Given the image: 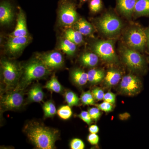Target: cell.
<instances>
[{
    "instance_id": "cell-1",
    "label": "cell",
    "mask_w": 149,
    "mask_h": 149,
    "mask_svg": "<svg viewBox=\"0 0 149 149\" xmlns=\"http://www.w3.org/2000/svg\"><path fill=\"white\" fill-rule=\"evenodd\" d=\"M124 19L115 9L109 8L93 19V24L103 38L118 40L128 24Z\"/></svg>"
},
{
    "instance_id": "cell-2",
    "label": "cell",
    "mask_w": 149,
    "mask_h": 149,
    "mask_svg": "<svg viewBox=\"0 0 149 149\" xmlns=\"http://www.w3.org/2000/svg\"><path fill=\"white\" fill-rule=\"evenodd\" d=\"M23 131L29 141L38 149L55 148L56 141L60 138L58 130L47 127L37 121L27 123L24 125Z\"/></svg>"
},
{
    "instance_id": "cell-3",
    "label": "cell",
    "mask_w": 149,
    "mask_h": 149,
    "mask_svg": "<svg viewBox=\"0 0 149 149\" xmlns=\"http://www.w3.org/2000/svg\"><path fill=\"white\" fill-rule=\"evenodd\" d=\"M118 52L123 63L130 71L141 75L146 74L149 63L142 53L127 47L121 41L118 43Z\"/></svg>"
},
{
    "instance_id": "cell-4",
    "label": "cell",
    "mask_w": 149,
    "mask_h": 149,
    "mask_svg": "<svg viewBox=\"0 0 149 149\" xmlns=\"http://www.w3.org/2000/svg\"><path fill=\"white\" fill-rule=\"evenodd\" d=\"M50 70L38 57L32 59L22 67L21 78L15 89L24 91L34 80L47 77Z\"/></svg>"
},
{
    "instance_id": "cell-5",
    "label": "cell",
    "mask_w": 149,
    "mask_h": 149,
    "mask_svg": "<svg viewBox=\"0 0 149 149\" xmlns=\"http://www.w3.org/2000/svg\"><path fill=\"white\" fill-rule=\"evenodd\" d=\"M145 28L133 21L128 22L120 39L123 44L143 53L146 51V37Z\"/></svg>"
},
{
    "instance_id": "cell-6",
    "label": "cell",
    "mask_w": 149,
    "mask_h": 149,
    "mask_svg": "<svg viewBox=\"0 0 149 149\" xmlns=\"http://www.w3.org/2000/svg\"><path fill=\"white\" fill-rule=\"evenodd\" d=\"M117 40L103 38L94 39L90 44V48L104 62L116 65L119 62V57L116 50Z\"/></svg>"
},
{
    "instance_id": "cell-7",
    "label": "cell",
    "mask_w": 149,
    "mask_h": 149,
    "mask_svg": "<svg viewBox=\"0 0 149 149\" xmlns=\"http://www.w3.org/2000/svg\"><path fill=\"white\" fill-rule=\"evenodd\" d=\"M3 80L8 90L16 88L22 74V67L16 62L3 59L1 62Z\"/></svg>"
},
{
    "instance_id": "cell-8",
    "label": "cell",
    "mask_w": 149,
    "mask_h": 149,
    "mask_svg": "<svg viewBox=\"0 0 149 149\" xmlns=\"http://www.w3.org/2000/svg\"><path fill=\"white\" fill-rule=\"evenodd\" d=\"M75 0H61L58 3V18L59 24L65 27H72L80 19L77 11Z\"/></svg>"
},
{
    "instance_id": "cell-9",
    "label": "cell",
    "mask_w": 149,
    "mask_h": 149,
    "mask_svg": "<svg viewBox=\"0 0 149 149\" xmlns=\"http://www.w3.org/2000/svg\"><path fill=\"white\" fill-rule=\"evenodd\" d=\"M23 91L14 89L3 95L1 98V111L16 110L21 108L24 102Z\"/></svg>"
},
{
    "instance_id": "cell-10",
    "label": "cell",
    "mask_w": 149,
    "mask_h": 149,
    "mask_svg": "<svg viewBox=\"0 0 149 149\" xmlns=\"http://www.w3.org/2000/svg\"><path fill=\"white\" fill-rule=\"evenodd\" d=\"M119 88L123 94L128 96H134L141 92L143 84L138 76L133 73H129L122 77Z\"/></svg>"
},
{
    "instance_id": "cell-11",
    "label": "cell",
    "mask_w": 149,
    "mask_h": 149,
    "mask_svg": "<svg viewBox=\"0 0 149 149\" xmlns=\"http://www.w3.org/2000/svg\"><path fill=\"white\" fill-rule=\"evenodd\" d=\"M115 10L128 22L133 21V13L137 0H115Z\"/></svg>"
},
{
    "instance_id": "cell-12",
    "label": "cell",
    "mask_w": 149,
    "mask_h": 149,
    "mask_svg": "<svg viewBox=\"0 0 149 149\" xmlns=\"http://www.w3.org/2000/svg\"><path fill=\"white\" fill-rule=\"evenodd\" d=\"M30 41V37L29 36L10 37L7 42L6 49L11 55H17L23 50Z\"/></svg>"
},
{
    "instance_id": "cell-13",
    "label": "cell",
    "mask_w": 149,
    "mask_h": 149,
    "mask_svg": "<svg viewBox=\"0 0 149 149\" xmlns=\"http://www.w3.org/2000/svg\"><path fill=\"white\" fill-rule=\"evenodd\" d=\"M38 58L49 69H57L64 64V59L61 53L58 52H50L39 55Z\"/></svg>"
},
{
    "instance_id": "cell-14",
    "label": "cell",
    "mask_w": 149,
    "mask_h": 149,
    "mask_svg": "<svg viewBox=\"0 0 149 149\" xmlns=\"http://www.w3.org/2000/svg\"><path fill=\"white\" fill-rule=\"evenodd\" d=\"M10 0H2L0 3V23L1 25H8L13 21L14 8Z\"/></svg>"
},
{
    "instance_id": "cell-15",
    "label": "cell",
    "mask_w": 149,
    "mask_h": 149,
    "mask_svg": "<svg viewBox=\"0 0 149 149\" xmlns=\"http://www.w3.org/2000/svg\"><path fill=\"white\" fill-rule=\"evenodd\" d=\"M16 27L10 34V37H25L29 36L27 29L26 17L24 12L19 7Z\"/></svg>"
},
{
    "instance_id": "cell-16",
    "label": "cell",
    "mask_w": 149,
    "mask_h": 149,
    "mask_svg": "<svg viewBox=\"0 0 149 149\" xmlns=\"http://www.w3.org/2000/svg\"><path fill=\"white\" fill-rule=\"evenodd\" d=\"M72 27L80 32L83 36L90 37H94V34L97 31L93 23L87 21L85 19L81 17H80Z\"/></svg>"
},
{
    "instance_id": "cell-17",
    "label": "cell",
    "mask_w": 149,
    "mask_h": 149,
    "mask_svg": "<svg viewBox=\"0 0 149 149\" xmlns=\"http://www.w3.org/2000/svg\"><path fill=\"white\" fill-rule=\"evenodd\" d=\"M122 78V71L118 68L112 67L106 72L104 83L107 87L111 88L118 84Z\"/></svg>"
},
{
    "instance_id": "cell-18",
    "label": "cell",
    "mask_w": 149,
    "mask_h": 149,
    "mask_svg": "<svg viewBox=\"0 0 149 149\" xmlns=\"http://www.w3.org/2000/svg\"><path fill=\"white\" fill-rule=\"evenodd\" d=\"M100 58L98 56L92 52H86L81 54L79 57L80 64L85 67L93 68L98 64Z\"/></svg>"
},
{
    "instance_id": "cell-19",
    "label": "cell",
    "mask_w": 149,
    "mask_h": 149,
    "mask_svg": "<svg viewBox=\"0 0 149 149\" xmlns=\"http://www.w3.org/2000/svg\"><path fill=\"white\" fill-rule=\"evenodd\" d=\"M70 76L72 82L80 87L86 85L88 81V73L79 68L72 69L70 71Z\"/></svg>"
},
{
    "instance_id": "cell-20",
    "label": "cell",
    "mask_w": 149,
    "mask_h": 149,
    "mask_svg": "<svg viewBox=\"0 0 149 149\" xmlns=\"http://www.w3.org/2000/svg\"><path fill=\"white\" fill-rule=\"evenodd\" d=\"M146 17H149V0H137L134 13L133 19Z\"/></svg>"
},
{
    "instance_id": "cell-21",
    "label": "cell",
    "mask_w": 149,
    "mask_h": 149,
    "mask_svg": "<svg viewBox=\"0 0 149 149\" xmlns=\"http://www.w3.org/2000/svg\"><path fill=\"white\" fill-rule=\"evenodd\" d=\"M44 98L42 88L39 84L33 85L28 93V101L30 102H40Z\"/></svg>"
},
{
    "instance_id": "cell-22",
    "label": "cell",
    "mask_w": 149,
    "mask_h": 149,
    "mask_svg": "<svg viewBox=\"0 0 149 149\" xmlns=\"http://www.w3.org/2000/svg\"><path fill=\"white\" fill-rule=\"evenodd\" d=\"M65 38L76 44L81 45L84 42L83 35L74 28H69L66 29L64 33Z\"/></svg>"
},
{
    "instance_id": "cell-23",
    "label": "cell",
    "mask_w": 149,
    "mask_h": 149,
    "mask_svg": "<svg viewBox=\"0 0 149 149\" xmlns=\"http://www.w3.org/2000/svg\"><path fill=\"white\" fill-rule=\"evenodd\" d=\"M88 82L91 84L100 83L104 80L106 72L101 68H91L88 72Z\"/></svg>"
},
{
    "instance_id": "cell-24",
    "label": "cell",
    "mask_w": 149,
    "mask_h": 149,
    "mask_svg": "<svg viewBox=\"0 0 149 149\" xmlns=\"http://www.w3.org/2000/svg\"><path fill=\"white\" fill-rule=\"evenodd\" d=\"M77 45L66 38L61 39L59 44V48L70 56H74L77 52Z\"/></svg>"
},
{
    "instance_id": "cell-25",
    "label": "cell",
    "mask_w": 149,
    "mask_h": 149,
    "mask_svg": "<svg viewBox=\"0 0 149 149\" xmlns=\"http://www.w3.org/2000/svg\"><path fill=\"white\" fill-rule=\"evenodd\" d=\"M88 7L90 12L93 15L102 13L105 9L103 0H90Z\"/></svg>"
},
{
    "instance_id": "cell-26",
    "label": "cell",
    "mask_w": 149,
    "mask_h": 149,
    "mask_svg": "<svg viewBox=\"0 0 149 149\" xmlns=\"http://www.w3.org/2000/svg\"><path fill=\"white\" fill-rule=\"evenodd\" d=\"M45 87L49 91L55 93H62L63 92V87L55 76H53L50 80L47 82Z\"/></svg>"
},
{
    "instance_id": "cell-27",
    "label": "cell",
    "mask_w": 149,
    "mask_h": 149,
    "mask_svg": "<svg viewBox=\"0 0 149 149\" xmlns=\"http://www.w3.org/2000/svg\"><path fill=\"white\" fill-rule=\"evenodd\" d=\"M42 108L44 117L45 118L53 117L57 113L55 105L52 100L45 102L43 104Z\"/></svg>"
},
{
    "instance_id": "cell-28",
    "label": "cell",
    "mask_w": 149,
    "mask_h": 149,
    "mask_svg": "<svg viewBox=\"0 0 149 149\" xmlns=\"http://www.w3.org/2000/svg\"><path fill=\"white\" fill-rule=\"evenodd\" d=\"M65 99L68 105L70 107L77 106L80 104V99L72 91H67L65 94Z\"/></svg>"
},
{
    "instance_id": "cell-29",
    "label": "cell",
    "mask_w": 149,
    "mask_h": 149,
    "mask_svg": "<svg viewBox=\"0 0 149 149\" xmlns=\"http://www.w3.org/2000/svg\"><path fill=\"white\" fill-rule=\"evenodd\" d=\"M59 117L63 120L69 119L72 116V112L70 107L69 105H65L61 107L57 111Z\"/></svg>"
},
{
    "instance_id": "cell-30",
    "label": "cell",
    "mask_w": 149,
    "mask_h": 149,
    "mask_svg": "<svg viewBox=\"0 0 149 149\" xmlns=\"http://www.w3.org/2000/svg\"><path fill=\"white\" fill-rule=\"evenodd\" d=\"M80 101L85 105H93L95 104V99L92 92L90 91L83 92L80 96Z\"/></svg>"
},
{
    "instance_id": "cell-31",
    "label": "cell",
    "mask_w": 149,
    "mask_h": 149,
    "mask_svg": "<svg viewBox=\"0 0 149 149\" xmlns=\"http://www.w3.org/2000/svg\"><path fill=\"white\" fill-rule=\"evenodd\" d=\"M70 146V148L72 149H83L85 148V144L83 141L76 138L71 140Z\"/></svg>"
},
{
    "instance_id": "cell-32",
    "label": "cell",
    "mask_w": 149,
    "mask_h": 149,
    "mask_svg": "<svg viewBox=\"0 0 149 149\" xmlns=\"http://www.w3.org/2000/svg\"><path fill=\"white\" fill-rule=\"evenodd\" d=\"M97 107L90 108L88 109L89 114L93 120L97 121L101 115V113Z\"/></svg>"
},
{
    "instance_id": "cell-33",
    "label": "cell",
    "mask_w": 149,
    "mask_h": 149,
    "mask_svg": "<svg viewBox=\"0 0 149 149\" xmlns=\"http://www.w3.org/2000/svg\"><path fill=\"white\" fill-rule=\"evenodd\" d=\"M92 94L95 100L100 101L103 100L104 93L103 91L100 88H96L93 89L92 91Z\"/></svg>"
},
{
    "instance_id": "cell-34",
    "label": "cell",
    "mask_w": 149,
    "mask_h": 149,
    "mask_svg": "<svg viewBox=\"0 0 149 149\" xmlns=\"http://www.w3.org/2000/svg\"><path fill=\"white\" fill-rule=\"evenodd\" d=\"M96 106L100 110L105 112H109L111 111L113 109L112 104L105 101L99 104L96 105Z\"/></svg>"
},
{
    "instance_id": "cell-35",
    "label": "cell",
    "mask_w": 149,
    "mask_h": 149,
    "mask_svg": "<svg viewBox=\"0 0 149 149\" xmlns=\"http://www.w3.org/2000/svg\"><path fill=\"white\" fill-rule=\"evenodd\" d=\"M78 117L88 125H90L93 123V119L91 118L88 111H82L78 115Z\"/></svg>"
},
{
    "instance_id": "cell-36",
    "label": "cell",
    "mask_w": 149,
    "mask_h": 149,
    "mask_svg": "<svg viewBox=\"0 0 149 149\" xmlns=\"http://www.w3.org/2000/svg\"><path fill=\"white\" fill-rule=\"evenodd\" d=\"M116 98V97L114 93L109 92L104 94L103 100L104 101L113 104L115 103Z\"/></svg>"
},
{
    "instance_id": "cell-37",
    "label": "cell",
    "mask_w": 149,
    "mask_h": 149,
    "mask_svg": "<svg viewBox=\"0 0 149 149\" xmlns=\"http://www.w3.org/2000/svg\"><path fill=\"white\" fill-rule=\"evenodd\" d=\"M88 141L91 145H97L99 142V136L95 133H91V134L88 135Z\"/></svg>"
},
{
    "instance_id": "cell-38",
    "label": "cell",
    "mask_w": 149,
    "mask_h": 149,
    "mask_svg": "<svg viewBox=\"0 0 149 149\" xmlns=\"http://www.w3.org/2000/svg\"><path fill=\"white\" fill-rule=\"evenodd\" d=\"M146 37V52L149 54V24L148 26L145 28Z\"/></svg>"
},
{
    "instance_id": "cell-39",
    "label": "cell",
    "mask_w": 149,
    "mask_h": 149,
    "mask_svg": "<svg viewBox=\"0 0 149 149\" xmlns=\"http://www.w3.org/2000/svg\"><path fill=\"white\" fill-rule=\"evenodd\" d=\"M89 130L91 133L97 134L99 131V128L97 125H91L89 128Z\"/></svg>"
},
{
    "instance_id": "cell-40",
    "label": "cell",
    "mask_w": 149,
    "mask_h": 149,
    "mask_svg": "<svg viewBox=\"0 0 149 149\" xmlns=\"http://www.w3.org/2000/svg\"><path fill=\"white\" fill-rule=\"evenodd\" d=\"M90 0H78L79 1V7H81L85 3L87 2V1H89Z\"/></svg>"
},
{
    "instance_id": "cell-41",
    "label": "cell",
    "mask_w": 149,
    "mask_h": 149,
    "mask_svg": "<svg viewBox=\"0 0 149 149\" xmlns=\"http://www.w3.org/2000/svg\"><path fill=\"white\" fill-rule=\"evenodd\" d=\"M147 61H148V63L149 64V56H148V57H147Z\"/></svg>"
}]
</instances>
